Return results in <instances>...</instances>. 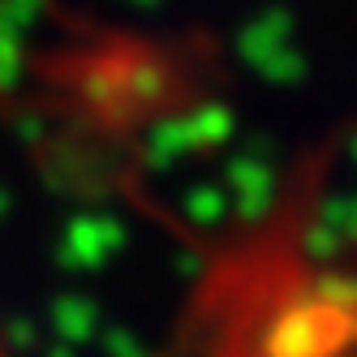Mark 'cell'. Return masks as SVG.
Listing matches in <instances>:
<instances>
[{"mask_svg":"<svg viewBox=\"0 0 357 357\" xmlns=\"http://www.w3.org/2000/svg\"><path fill=\"white\" fill-rule=\"evenodd\" d=\"M0 357H9V353H5V344H0Z\"/></svg>","mask_w":357,"mask_h":357,"instance_id":"1","label":"cell"}]
</instances>
